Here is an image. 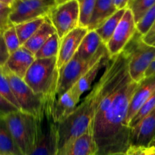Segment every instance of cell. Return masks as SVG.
<instances>
[{
    "instance_id": "4fadbf2b",
    "label": "cell",
    "mask_w": 155,
    "mask_h": 155,
    "mask_svg": "<svg viewBox=\"0 0 155 155\" xmlns=\"http://www.w3.org/2000/svg\"><path fill=\"white\" fill-rule=\"evenodd\" d=\"M155 93V76L145 77L139 83L130 101L127 114V122L128 126L137 112L144 104Z\"/></svg>"
},
{
    "instance_id": "ee69618b",
    "label": "cell",
    "mask_w": 155,
    "mask_h": 155,
    "mask_svg": "<svg viewBox=\"0 0 155 155\" xmlns=\"http://www.w3.org/2000/svg\"><path fill=\"white\" fill-rule=\"evenodd\" d=\"M114 155H125L124 154H114Z\"/></svg>"
},
{
    "instance_id": "6da1fadb",
    "label": "cell",
    "mask_w": 155,
    "mask_h": 155,
    "mask_svg": "<svg viewBox=\"0 0 155 155\" xmlns=\"http://www.w3.org/2000/svg\"><path fill=\"white\" fill-rule=\"evenodd\" d=\"M138 86L139 83L129 79L118 91L102 117L92 123L95 155L125 154L130 146L131 130L127 117L130 101Z\"/></svg>"
},
{
    "instance_id": "9a60e30c",
    "label": "cell",
    "mask_w": 155,
    "mask_h": 155,
    "mask_svg": "<svg viewBox=\"0 0 155 155\" xmlns=\"http://www.w3.org/2000/svg\"><path fill=\"white\" fill-rule=\"evenodd\" d=\"M155 136V108L131 132L130 145L148 148Z\"/></svg>"
},
{
    "instance_id": "5b68a950",
    "label": "cell",
    "mask_w": 155,
    "mask_h": 155,
    "mask_svg": "<svg viewBox=\"0 0 155 155\" xmlns=\"http://www.w3.org/2000/svg\"><path fill=\"white\" fill-rule=\"evenodd\" d=\"M8 131L22 155H30L36 139V120L34 116L21 110L4 117Z\"/></svg>"
},
{
    "instance_id": "44dd1931",
    "label": "cell",
    "mask_w": 155,
    "mask_h": 155,
    "mask_svg": "<svg viewBox=\"0 0 155 155\" xmlns=\"http://www.w3.org/2000/svg\"><path fill=\"white\" fill-rule=\"evenodd\" d=\"M102 44L104 43L96 31L89 30L87 34L82 40L77 51V54L82 60H89L96 54Z\"/></svg>"
},
{
    "instance_id": "d590c367",
    "label": "cell",
    "mask_w": 155,
    "mask_h": 155,
    "mask_svg": "<svg viewBox=\"0 0 155 155\" xmlns=\"http://www.w3.org/2000/svg\"><path fill=\"white\" fill-rule=\"evenodd\" d=\"M125 155H146V148L130 145L125 152Z\"/></svg>"
},
{
    "instance_id": "4316f807",
    "label": "cell",
    "mask_w": 155,
    "mask_h": 155,
    "mask_svg": "<svg viewBox=\"0 0 155 155\" xmlns=\"http://www.w3.org/2000/svg\"><path fill=\"white\" fill-rule=\"evenodd\" d=\"M97 0H77L80 5V26L87 28Z\"/></svg>"
},
{
    "instance_id": "603a6c76",
    "label": "cell",
    "mask_w": 155,
    "mask_h": 155,
    "mask_svg": "<svg viewBox=\"0 0 155 155\" xmlns=\"http://www.w3.org/2000/svg\"><path fill=\"white\" fill-rule=\"evenodd\" d=\"M0 154L22 155L9 133L4 118H0Z\"/></svg>"
},
{
    "instance_id": "60d3db41",
    "label": "cell",
    "mask_w": 155,
    "mask_h": 155,
    "mask_svg": "<svg viewBox=\"0 0 155 155\" xmlns=\"http://www.w3.org/2000/svg\"><path fill=\"white\" fill-rule=\"evenodd\" d=\"M11 8L10 6H8V5L5 4V3H2L0 2V11H3V10H5V9L9 8Z\"/></svg>"
},
{
    "instance_id": "8fae6325",
    "label": "cell",
    "mask_w": 155,
    "mask_h": 155,
    "mask_svg": "<svg viewBox=\"0 0 155 155\" xmlns=\"http://www.w3.org/2000/svg\"><path fill=\"white\" fill-rule=\"evenodd\" d=\"M136 31V24L133 13L127 8L113 36L106 45L109 57L113 58L120 54Z\"/></svg>"
},
{
    "instance_id": "52a82bcc",
    "label": "cell",
    "mask_w": 155,
    "mask_h": 155,
    "mask_svg": "<svg viewBox=\"0 0 155 155\" xmlns=\"http://www.w3.org/2000/svg\"><path fill=\"white\" fill-rule=\"evenodd\" d=\"M107 54L108 52L104 44L101 45L96 54L89 60H82L76 53L71 61L59 71L58 83L56 92L57 98L71 89L99 59Z\"/></svg>"
},
{
    "instance_id": "7402d4cb",
    "label": "cell",
    "mask_w": 155,
    "mask_h": 155,
    "mask_svg": "<svg viewBox=\"0 0 155 155\" xmlns=\"http://www.w3.org/2000/svg\"><path fill=\"white\" fill-rule=\"evenodd\" d=\"M126 9H120L117 10L110 18H109L99 28L95 30L96 33L101 38V41L104 45H107V42L110 39V38L113 36L115 30L117 27L120 21L122 19L124 13L126 12Z\"/></svg>"
},
{
    "instance_id": "30bf717a",
    "label": "cell",
    "mask_w": 155,
    "mask_h": 155,
    "mask_svg": "<svg viewBox=\"0 0 155 155\" xmlns=\"http://www.w3.org/2000/svg\"><path fill=\"white\" fill-rule=\"evenodd\" d=\"M4 70L14 96L20 106V110L36 117L40 111L45 97L36 94L23 79L17 77L5 68Z\"/></svg>"
},
{
    "instance_id": "d6986e66",
    "label": "cell",
    "mask_w": 155,
    "mask_h": 155,
    "mask_svg": "<svg viewBox=\"0 0 155 155\" xmlns=\"http://www.w3.org/2000/svg\"><path fill=\"white\" fill-rule=\"evenodd\" d=\"M96 145L92 134V127L73 142L64 155H95Z\"/></svg>"
},
{
    "instance_id": "1f68e13d",
    "label": "cell",
    "mask_w": 155,
    "mask_h": 155,
    "mask_svg": "<svg viewBox=\"0 0 155 155\" xmlns=\"http://www.w3.org/2000/svg\"><path fill=\"white\" fill-rule=\"evenodd\" d=\"M18 110H18L10 101L0 95V118L5 117L7 115Z\"/></svg>"
},
{
    "instance_id": "cb8c5ba5",
    "label": "cell",
    "mask_w": 155,
    "mask_h": 155,
    "mask_svg": "<svg viewBox=\"0 0 155 155\" xmlns=\"http://www.w3.org/2000/svg\"><path fill=\"white\" fill-rule=\"evenodd\" d=\"M45 18L46 17L39 18L15 25L21 46L39 30L45 21Z\"/></svg>"
},
{
    "instance_id": "83f0119b",
    "label": "cell",
    "mask_w": 155,
    "mask_h": 155,
    "mask_svg": "<svg viewBox=\"0 0 155 155\" xmlns=\"http://www.w3.org/2000/svg\"><path fill=\"white\" fill-rule=\"evenodd\" d=\"M2 36L9 54L15 52L21 47L16 29L13 24L9 26L2 32Z\"/></svg>"
},
{
    "instance_id": "3957f363",
    "label": "cell",
    "mask_w": 155,
    "mask_h": 155,
    "mask_svg": "<svg viewBox=\"0 0 155 155\" xmlns=\"http://www.w3.org/2000/svg\"><path fill=\"white\" fill-rule=\"evenodd\" d=\"M56 95L45 97L36 117V139L30 155H58V123L54 117Z\"/></svg>"
},
{
    "instance_id": "5bb4252c",
    "label": "cell",
    "mask_w": 155,
    "mask_h": 155,
    "mask_svg": "<svg viewBox=\"0 0 155 155\" xmlns=\"http://www.w3.org/2000/svg\"><path fill=\"white\" fill-rule=\"evenodd\" d=\"M36 60L35 54L21 46L9 55L4 68L24 80L27 71Z\"/></svg>"
},
{
    "instance_id": "8992f818",
    "label": "cell",
    "mask_w": 155,
    "mask_h": 155,
    "mask_svg": "<svg viewBox=\"0 0 155 155\" xmlns=\"http://www.w3.org/2000/svg\"><path fill=\"white\" fill-rule=\"evenodd\" d=\"M125 48L130 54L129 75L133 81L139 83L145 78L147 70L155 60V47L144 42L142 35L136 31Z\"/></svg>"
},
{
    "instance_id": "f1b7e54d",
    "label": "cell",
    "mask_w": 155,
    "mask_h": 155,
    "mask_svg": "<svg viewBox=\"0 0 155 155\" xmlns=\"http://www.w3.org/2000/svg\"><path fill=\"white\" fill-rule=\"evenodd\" d=\"M154 108L155 93L143 104V105H142V107H141L140 110L137 112V114L135 115V117L131 120L130 125H129V127H130V130H131V132L133 131V130H134L135 129L139 126V124L142 122V120H143L147 115L149 114Z\"/></svg>"
},
{
    "instance_id": "2e32d148",
    "label": "cell",
    "mask_w": 155,
    "mask_h": 155,
    "mask_svg": "<svg viewBox=\"0 0 155 155\" xmlns=\"http://www.w3.org/2000/svg\"><path fill=\"white\" fill-rule=\"evenodd\" d=\"M80 97L81 95H79L74 86H72L65 93L56 98L53 109L56 122H62L74 111L78 106Z\"/></svg>"
},
{
    "instance_id": "74e56055",
    "label": "cell",
    "mask_w": 155,
    "mask_h": 155,
    "mask_svg": "<svg viewBox=\"0 0 155 155\" xmlns=\"http://www.w3.org/2000/svg\"><path fill=\"white\" fill-rule=\"evenodd\" d=\"M151 76H155V60L153 61L152 63L150 64L149 68L145 73V77H151Z\"/></svg>"
},
{
    "instance_id": "8d00e7d4",
    "label": "cell",
    "mask_w": 155,
    "mask_h": 155,
    "mask_svg": "<svg viewBox=\"0 0 155 155\" xmlns=\"http://www.w3.org/2000/svg\"><path fill=\"white\" fill-rule=\"evenodd\" d=\"M129 1L130 0H114V2L117 9L120 10V9L127 8Z\"/></svg>"
},
{
    "instance_id": "ab89813d",
    "label": "cell",
    "mask_w": 155,
    "mask_h": 155,
    "mask_svg": "<svg viewBox=\"0 0 155 155\" xmlns=\"http://www.w3.org/2000/svg\"><path fill=\"white\" fill-rule=\"evenodd\" d=\"M15 0H0V2L2 3H5V4L8 5V6H12V5L13 4L14 2H15Z\"/></svg>"
},
{
    "instance_id": "ffe728a7",
    "label": "cell",
    "mask_w": 155,
    "mask_h": 155,
    "mask_svg": "<svg viewBox=\"0 0 155 155\" xmlns=\"http://www.w3.org/2000/svg\"><path fill=\"white\" fill-rule=\"evenodd\" d=\"M109 58V54H107V55L104 56L103 58H101V59L98 61L73 86H74V88L76 89V90L77 91V92L79 93V95H83L84 92H86V91L89 90L91 88L92 85L93 84V83L95 82V78L98 76V74H99L100 71L102 70V68H105L106 64L108 62Z\"/></svg>"
},
{
    "instance_id": "f35d334b",
    "label": "cell",
    "mask_w": 155,
    "mask_h": 155,
    "mask_svg": "<svg viewBox=\"0 0 155 155\" xmlns=\"http://www.w3.org/2000/svg\"><path fill=\"white\" fill-rule=\"evenodd\" d=\"M146 155H155V147L151 146L146 148Z\"/></svg>"
},
{
    "instance_id": "ac0fdd59",
    "label": "cell",
    "mask_w": 155,
    "mask_h": 155,
    "mask_svg": "<svg viewBox=\"0 0 155 155\" xmlns=\"http://www.w3.org/2000/svg\"><path fill=\"white\" fill-rule=\"evenodd\" d=\"M54 33H57L55 28L51 24L48 16H46L42 25L22 46L27 48L33 54H36V53L40 49L45 42Z\"/></svg>"
},
{
    "instance_id": "7bdbcfd3",
    "label": "cell",
    "mask_w": 155,
    "mask_h": 155,
    "mask_svg": "<svg viewBox=\"0 0 155 155\" xmlns=\"http://www.w3.org/2000/svg\"><path fill=\"white\" fill-rule=\"evenodd\" d=\"M151 146H154L155 147V136H154V139H153V141H152V142H151V145H150L149 147H151Z\"/></svg>"
},
{
    "instance_id": "277c9868",
    "label": "cell",
    "mask_w": 155,
    "mask_h": 155,
    "mask_svg": "<svg viewBox=\"0 0 155 155\" xmlns=\"http://www.w3.org/2000/svg\"><path fill=\"white\" fill-rule=\"evenodd\" d=\"M59 79L57 58L36 59L27 71L24 80L36 94L47 97L56 95Z\"/></svg>"
},
{
    "instance_id": "f546056e",
    "label": "cell",
    "mask_w": 155,
    "mask_h": 155,
    "mask_svg": "<svg viewBox=\"0 0 155 155\" xmlns=\"http://www.w3.org/2000/svg\"><path fill=\"white\" fill-rule=\"evenodd\" d=\"M0 95L5 98L13 105H15L18 110H20V106L17 100L15 99V97L14 96L10 83H9L3 67L0 68Z\"/></svg>"
},
{
    "instance_id": "7c38bea8",
    "label": "cell",
    "mask_w": 155,
    "mask_h": 155,
    "mask_svg": "<svg viewBox=\"0 0 155 155\" xmlns=\"http://www.w3.org/2000/svg\"><path fill=\"white\" fill-rule=\"evenodd\" d=\"M88 32V28L78 27L61 39L57 58V66L59 71L75 55L82 40Z\"/></svg>"
},
{
    "instance_id": "d4e9b609",
    "label": "cell",
    "mask_w": 155,
    "mask_h": 155,
    "mask_svg": "<svg viewBox=\"0 0 155 155\" xmlns=\"http://www.w3.org/2000/svg\"><path fill=\"white\" fill-rule=\"evenodd\" d=\"M60 47V38L57 33L51 36L45 43L36 53V59H45L50 58H58Z\"/></svg>"
},
{
    "instance_id": "d6a6232c",
    "label": "cell",
    "mask_w": 155,
    "mask_h": 155,
    "mask_svg": "<svg viewBox=\"0 0 155 155\" xmlns=\"http://www.w3.org/2000/svg\"><path fill=\"white\" fill-rule=\"evenodd\" d=\"M9 55H10V54H9L5 43L4 42L2 33H0V68H2L5 66Z\"/></svg>"
},
{
    "instance_id": "ba28073f",
    "label": "cell",
    "mask_w": 155,
    "mask_h": 155,
    "mask_svg": "<svg viewBox=\"0 0 155 155\" xmlns=\"http://www.w3.org/2000/svg\"><path fill=\"white\" fill-rule=\"evenodd\" d=\"M60 40L80 26V5L77 0L57 4L48 15Z\"/></svg>"
},
{
    "instance_id": "e575fe53",
    "label": "cell",
    "mask_w": 155,
    "mask_h": 155,
    "mask_svg": "<svg viewBox=\"0 0 155 155\" xmlns=\"http://www.w3.org/2000/svg\"><path fill=\"white\" fill-rule=\"evenodd\" d=\"M142 40L148 45L155 47V21L149 31L142 36Z\"/></svg>"
},
{
    "instance_id": "e0dca14e",
    "label": "cell",
    "mask_w": 155,
    "mask_h": 155,
    "mask_svg": "<svg viewBox=\"0 0 155 155\" xmlns=\"http://www.w3.org/2000/svg\"><path fill=\"white\" fill-rule=\"evenodd\" d=\"M117 11V9L114 0H97L87 27L88 30L90 31L99 28Z\"/></svg>"
},
{
    "instance_id": "836d02e7",
    "label": "cell",
    "mask_w": 155,
    "mask_h": 155,
    "mask_svg": "<svg viewBox=\"0 0 155 155\" xmlns=\"http://www.w3.org/2000/svg\"><path fill=\"white\" fill-rule=\"evenodd\" d=\"M11 8L5 10L0 11V33H2L6 28L12 25L9 21V13H10Z\"/></svg>"
},
{
    "instance_id": "9c48e42d",
    "label": "cell",
    "mask_w": 155,
    "mask_h": 155,
    "mask_svg": "<svg viewBox=\"0 0 155 155\" xmlns=\"http://www.w3.org/2000/svg\"><path fill=\"white\" fill-rule=\"evenodd\" d=\"M56 0H15L11 6L9 21L13 25L48 16Z\"/></svg>"
},
{
    "instance_id": "b9f144b4",
    "label": "cell",
    "mask_w": 155,
    "mask_h": 155,
    "mask_svg": "<svg viewBox=\"0 0 155 155\" xmlns=\"http://www.w3.org/2000/svg\"><path fill=\"white\" fill-rule=\"evenodd\" d=\"M67 1H68V0H56V2H57V4H61V3H63Z\"/></svg>"
},
{
    "instance_id": "484cf974",
    "label": "cell",
    "mask_w": 155,
    "mask_h": 155,
    "mask_svg": "<svg viewBox=\"0 0 155 155\" xmlns=\"http://www.w3.org/2000/svg\"><path fill=\"white\" fill-rule=\"evenodd\" d=\"M154 4L155 0H130L127 8L131 11L137 24Z\"/></svg>"
},
{
    "instance_id": "4dcf8cb0",
    "label": "cell",
    "mask_w": 155,
    "mask_h": 155,
    "mask_svg": "<svg viewBox=\"0 0 155 155\" xmlns=\"http://www.w3.org/2000/svg\"><path fill=\"white\" fill-rule=\"evenodd\" d=\"M155 21V4L141 18L140 21L136 24V30L142 35L145 36Z\"/></svg>"
},
{
    "instance_id": "7a4b0ae2",
    "label": "cell",
    "mask_w": 155,
    "mask_h": 155,
    "mask_svg": "<svg viewBox=\"0 0 155 155\" xmlns=\"http://www.w3.org/2000/svg\"><path fill=\"white\" fill-rule=\"evenodd\" d=\"M103 86L104 77L101 75L74 111L58 124V155L64 154L73 142L92 126Z\"/></svg>"
},
{
    "instance_id": "f6af8a7d",
    "label": "cell",
    "mask_w": 155,
    "mask_h": 155,
    "mask_svg": "<svg viewBox=\"0 0 155 155\" xmlns=\"http://www.w3.org/2000/svg\"><path fill=\"white\" fill-rule=\"evenodd\" d=\"M0 155H2V154H0Z\"/></svg>"
}]
</instances>
